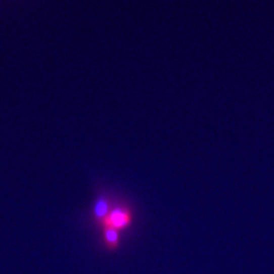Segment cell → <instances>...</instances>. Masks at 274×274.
<instances>
[{
    "instance_id": "cell-3",
    "label": "cell",
    "mask_w": 274,
    "mask_h": 274,
    "mask_svg": "<svg viewBox=\"0 0 274 274\" xmlns=\"http://www.w3.org/2000/svg\"><path fill=\"white\" fill-rule=\"evenodd\" d=\"M105 246L109 251H116L120 246V232L113 227H103Z\"/></svg>"
},
{
    "instance_id": "cell-1",
    "label": "cell",
    "mask_w": 274,
    "mask_h": 274,
    "mask_svg": "<svg viewBox=\"0 0 274 274\" xmlns=\"http://www.w3.org/2000/svg\"><path fill=\"white\" fill-rule=\"evenodd\" d=\"M133 221L132 210L128 206L112 207L109 214L100 224L102 227H113L119 232L128 229Z\"/></svg>"
},
{
    "instance_id": "cell-2",
    "label": "cell",
    "mask_w": 274,
    "mask_h": 274,
    "mask_svg": "<svg viewBox=\"0 0 274 274\" xmlns=\"http://www.w3.org/2000/svg\"><path fill=\"white\" fill-rule=\"evenodd\" d=\"M111 209H112V205H111L110 200L107 197L102 196L98 198L94 206V218L99 224H101L102 221L109 214Z\"/></svg>"
}]
</instances>
